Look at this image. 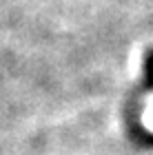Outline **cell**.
<instances>
[{
  "instance_id": "obj_1",
  "label": "cell",
  "mask_w": 153,
  "mask_h": 155,
  "mask_svg": "<svg viewBox=\"0 0 153 155\" xmlns=\"http://www.w3.org/2000/svg\"><path fill=\"white\" fill-rule=\"evenodd\" d=\"M147 82H149V87H153V51L147 53Z\"/></svg>"
}]
</instances>
